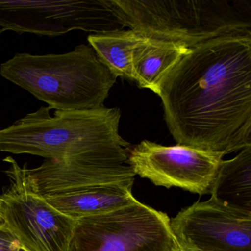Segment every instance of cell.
<instances>
[{
    "label": "cell",
    "mask_w": 251,
    "mask_h": 251,
    "mask_svg": "<svg viewBox=\"0 0 251 251\" xmlns=\"http://www.w3.org/2000/svg\"><path fill=\"white\" fill-rule=\"evenodd\" d=\"M157 95L177 145L223 156L251 146V35L190 48Z\"/></svg>",
    "instance_id": "6da1fadb"
},
{
    "label": "cell",
    "mask_w": 251,
    "mask_h": 251,
    "mask_svg": "<svg viewBox=\"0 0 251 251\" xmlns=\"http://www.w3.org/2000/svg\"><path fill=\"white\" fill-rule=\"evenodd\" d=\"M50 111L41 107L1 129L0 151L58 160L130 149L119 134V108Z\"/></svg>",
    "instance_id": "7a4b0ae2"
},
{
    "label": "cell",
    "mask_w": 251,
    "mask_h": 251,
    "mask_svg": "<svg viewBox=\"0 0 251 251\" xmlns=\"http://www.w3.org/2000/svg\"><path fill=\"white\" fill-rule=\"evenodd\" d=\"M0 75L54 111L101 108L117 78L86 45L67 53H17Z\"/></svg>",
    "instance_id": "3957f363"
},
{
    "label": "cell",
    "mask_w": 251,
    "mask_h": 251,
    "mask_svg": "<svg viewBox=\"0 0 251 251\" xmlns=\"http://www.w3.org/2000/svg\"><path fill=\"white\" fill-rule=\"evenodd\" d=\"M131 30L192 48L207 41L251 35V0H112Z\"/></svg>",
    "instance_id": "277c9868"
},
{
    "label": "cell",
    "mask_w": 251,
    "mask_h": 251,
    "mask_svg": "<svg viewBox=\"0 0 251 251\" xmlns=\"http://www.w3.org/2000/svg\"><path fill=\"white\" fill-rule=\"evenodd\" d=\"M126 27L112 0H0L2 32L58 36L73 30L102 34Z\"/></svg>",
    "instance_id": "5b68a950"
},
{
    "label": "cell",
    "mask_w": 251,
    "mask_h": 251,
    "mask_svg": "<svg viewBox=\"0 0 251 251\" xmlns=\"http://www.w3.org/2000/svg\"><path fill=\"white\" fill-rule=\"evenodd\" d=\"M6 174L9 189L0 195L2 223L27 251H68L77 219L51 205L33 188L27 173L12 157Z\"/></svg>",
    "instance_id": "8992f818"
},
{
    "label": "cell",
    "mask_w": 251,
    "mask_h": 251,
    "mask_svg": "<svg viewBox=\"0 0 251 251\" xmlns=\"http://www.w3.org/2000/svg\"><path fill=\"white\" fill-rule=\"evenodd\" d=\"M170 219L136 201L111 212L77 219L68 251H173Z\"/></svg>",
    "instance_id": "52a82bcc"
},
{
    "label": "cell",
    "mask_w": 251,
    "mask_h": 251,
    "mask_svg": "<svg viewBox=\"0 0 251 251\" xmlns=\"http://www.w3.org/2000/svg\"><path fill=\"white\" fill-rule=\"evenodd\" d=\"M223 155L184 145L164 146L148 140L130 149L135 174L156 186L210 193Z\"/></svg>",
    "instance_id": "ba28073f"
},
{
    "label": "cell",
    "mask_w": 251,
    "mask_h": 251,
    "mask_svg": "<svg viewBox=\"0 0 251 251\" xmlns=\"http://www.w3.org/2000/svg\"><path fill=\"white\" fill-rule=\"evenodd\" d=\"M176 243L185 251H251V214L212 198L197 202L170 221Z\"/></svg>",
    "instance_id": "9c48e42d"
},
{
    "label": "cell",
    "mask_w": 251,
    "mask_h": 251,
    "mask_svg": "<svg viewBox=\"0 0 251 251\" xmlns=\"http://www.w3.org/2000/svg\"><path fill=\"white\" fill-rule=\"evenodd\" d=\"M130 150L99 152L64 159H47L27 173L33 188L44 197L88 186L134 182Z\"/></svg>",
    "instance_id": "30bf717a"
},
{
    "label": "cell",
    "mask_w": 251,
    "mask_h": 251,
    "mask_svg": "<svg viewBox=\"0 0 251 251\" xmlns=\"http://www.w3.org/2000/svg\"><path fill=\"white\" fill-rule=\"evenodd\" d=\"M133 183L96 185L45 198L57 209L77 220L111 212L136 202L132 194Z\"/></svg>",
    "instance_id": "8fae6325"
},
{
    "label": "cell",
    "mask_w": 251,
    "mask_h": 251,
    "mask_svg": "<svg viewBox=\"0 0 251 251\" xmlns=\"http://www.w3.org/2000/svg\"><path fill=\"white\" fill-rule=\"evenodd\" d=\"M189 50L173 42L147 38L133 52V80L139 87L158 94L164 76Z\"/></svg>",
    "instance_id": "7c38bea8"
},
{
    "label": "cell",
    "mask_w": 251,
    "mask_h": 251,
    "mask_svg": "<svg viewBox=\"0 0 251 251\" xmlns=\"http://www.w3.org/2000/svg\"><path fill=\"white\" fill-rule=\"evenodd\" d=\"M210 194L225 206L251 214V146L221 161Z\"/></svg>",
    "instance_id": "4fadbf2b"
},
{
    "label": "cell",
    "mask_w": 251,
    "mask_h": 251,
    "mask_svg": "<svg viewBox=\"0 0 251 251\" xmlns=\"http://www.w3.org/2000/svg\"><path fill=\"white\" fill-rule=\"evenodd\" d=\"M147 38L130 29L90 35L88 41L100 61L116 77H126L133 80V52Z\"/></svg>",
    "instance_id": "5bb4252c"
},
{
    "label": "cell",
    "mask_w": 251,
    "mask_h": 251,
    "mask_svg": "<svg viewBox=\"0 0 251 251\" xmlns=\"http://www.w3.org/2000/svg\"><path fill=\"white\" fill-rule=\"evenodd\" d=\"M0 251H27L2 222H0Z\"/></svg>",
    "instance_id": "9a60e30c"
},
{
    "label": "cell",
    "mask_w": 251,
    "mask_h": 251,
    "mask_svg": "<svg viewBox=\"0 0 251 251\" xmlns=\"http://www.w3.org/2000/svg\"><path fill=\"white\" fill-rule=\"evenodd\" d=\"M173 251H185L184 250L182 249V248H180V247L178 246V245H177V247H176V248H175L174 250H173Z\"/></svg>",
    "instance_id": "2e32d148"
},
{
    "label": "cell",
    "mask_w": 251,
    "mask_h": 251,
    "mask_svg": "<svg viewBox=\"0 0 251 251\" xmlns=\"http://www.w3.org/2000/svg\"><path fill=\"white\" fill-rule=\"evenodd\" d=\"M0 222H2V219H1V214H0Z\"/></svg>",
    "instance_id": "e0dca14e"
},
{
    "label": "cell",
    "mask_w": 251,
    "mask_h": 251,
    "mask_svg": "<svg viewBox=\"0 0 251 251\" xmlns=\"http://www.w3.org/2000/svg\"><path fill=\"white\" fill-rule=\"evenodd\" d=\"M1 33H2V30H1V29H0V35H1Z\"/></svg>",
    "instance_id": "ac0fdd59"
}]
</instances>
